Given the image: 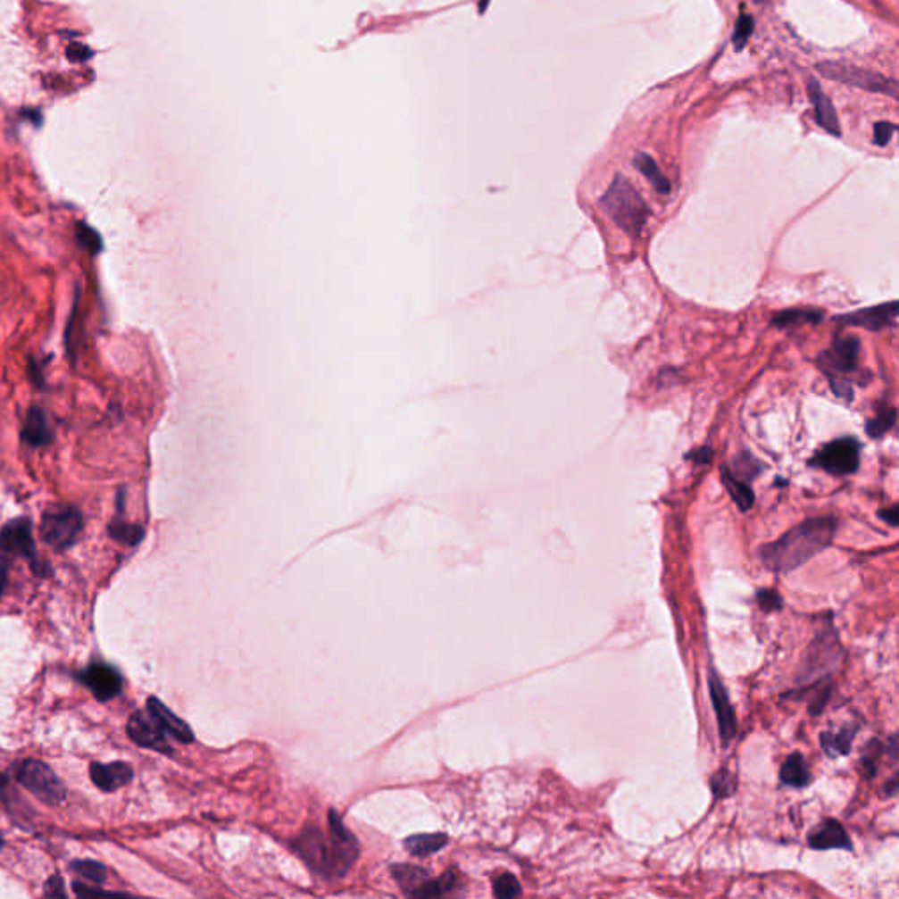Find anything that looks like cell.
Wrapping results in <instances>:
<instances>
[{
	"label": "cell",
	"mask_w": 899,
	"mask_h": 899,
	"mask_svg": "<svg viewBox=\"0 0 899 899\" xmlns=\"http://www.w3.org/2000/svg\"><path fill=\"white\" fill-rule=\"evenodd\" d=\"M45 893H46V896H56V895L58 896H67V893L63 889V880L60 877H56V875L48 880Z\"/></svg>",
	"instance_id": "cell-39"
},
{
	"label": "cell",
	"mask_w": 899,
	"mask_h": 899,
	"mask_svg": "<svg viewBox=\"0 0 899 899\" xmlns=\"http://www.w3.org/2000/svg\"><path fill=\"white\" fill-rule=\"evenodd\" d=\"M859 443L853 437L835 439L822 446L810 464L831 475H852L859 468Z\"/></svg>",
	"instance_id": "cell-7"
},
{
	"label": "cell",
	"mask_w": 899,
	"mask_h": 899,
	"mask_svg": "<svg viewBox=\"0 0 899 899\" xmlns=\"http://www.w3.org/2000/svg\"><path fill=\"white\" fill-rule=\"evenodd\" d=\"M712 789L717 797H728L735 793V775L728 770H720L712 778Z\"/></svg>",
	"instance_id": "cell-33"
},
{
	"label": "cell",
	"mask_w": 899,
	"mask_h": 899,
	"mask_svg": "<svg viewBox=\"0 0 899 899\" xmlns=\"http://www.w3.org/2000/svg\"><path fill=\"white\" fill-rule=\"evenodd\" d=\"M896 132V125L895 123H887V121H878L875 125V145L878 146H886L893 136Z\"/></svg>",
	"instance_id": "cell-36"
},
{
	"label": "cell",
	"mask_w": 899,
	"mask_h": 899,
	"mask_svg": "<svg viewBox=\"0 0 899 899\" xmlns=\"http://www.w3.org/2000/svg\"><path fill=\"white\" fill-rule=\"evenodd\" d=\"M808 844L815 850H829V848H846L852 850V842L846 835L845 828L838 820H826L815 831L810 833Z\"/></svg>",
	"instance_id": "cell-17"
},
{
	"label": "cell",
	"mask_w": 899,
	"mask_h": 899,
	"mask_svg": "<svg viewBox=\"0 0 899 899\" xmlns=\"http://www.w3.org/2000/svg\"><path fill=\"white\" fill-rule=\"evenodd\" d=\"M859 339L853 336L838 337L829 350L819 357V364L828 370L829 378H844V374L857 370L859 357Z\"/></svg>",
	"instance_id": "cell-8"
},
{
	"label": "cell",
	"mask_w": 899,
	"mask_h": 899,
	"mask_svg": "<svg viewBox=\"0 0 899 899\" xmlns=\"http://www.w3.org/2000/svg\"><path fill=\"white\" fill-rule=\"evenodd\" d=\"M127 733L130 740L136 741L139 746L154 748L157 752L171 753V746L165 740V731L160 728L159 722L150 713H134L127 724Z\"/></svg>",
	"instance_id": "cell-11"
},
{
	"label": "cell",
	"mask_w": 899,
	"mask_h": 899,
	"mask_svg": "<svg viewBox=\"0 0 899 899\" xmlns=\"http://www.w3.org/2000/svg\"><path fill=\"white\" fill-rule=\"evenodd\" d=\"M330 842L318 831H306L296 844L301 857L318 873L343 875L359 855L355 837L346 829L336 810L329 812Z\"/></svg>",
	"instance_id": "cell-2"
},
{
	"label": "cell",
	"mask_w": 899,
	"mask_h": 899,
	"mask_svg": "<svg viewBox=\"0 0 899 899\" xmlns=\"http://www.w3.org/2000/svg\"><path fill=\"white\" fill-rule=\"evenodd\" d=\"M448 844V837L443 833H434V835H417L406 840V848L410 853L417 857L430 855Z\"/></svg>",
	"instance_id": "cell-23"
},
{
	"label": "cell",
	"mask_w": 899,
	"mask_h": 899,
	"mask_svg": "<svg viewBox=\"0 0 899 899\" xmlns=\"http://www.w3.org/2000/svg\"><path fill=\"white\" fill-rule=\"evenodd\" d=\"M392 873L395 877V880L399 882V886L412 896L423 882L429 880L425 870H420V868H413V866H408V864H401V866H394L392 868Z\"/></svg>",
	"instance_id": "cell-24"
},
{
	"label": "cell",
	"mask_w": 899,
	"mask_h": 899,
	"mask_svg": "<svg viewBox=\"0 0 899 899\" xmlns=\"http://www.w3.org/2000/svg\"><path fill=\"white\" fill-rule=\"evenodd\" d=\"M878 517H880L882 520H886L889 526L896 528L899 520L898 506H893V508H889V510H880V512H878Z\"/></svg>",
	"instance_id": "cell-40"
},
{
	"label": "cell",
	"mask_w": 899,
	"mask_h": 899,
	"mask_svg": "<svg viewBox=\"0 0 899 899\" xmlns=\"http://www.w3.org/2000/svg\"><path fill=\"white\" fill-rule=\"evenodd\" d=\"M0 845H2V838H0Z\"/></svg>",
	"instance_id": "cell-45"
},
{
	"label": "cell",
	"mask_w": 899,
	"mask_h": 899,
	"mask_svg": "<svg viewBox=\"0 0 899 899\" xmlns=\"http://www.w3.org/2000/svg\"><path fill=\"white\" fill-rule=\"evenodd\" d=\"M898 310V301H891V303L878 304V306H873V308H866V310H859V312H853V313L840 315V317H837L835 320L838 323H844V325L862 327L866 330L877 332V330L887 329V327H891V325L896 323Z\"/></svg>",
	"instance_id": "cell-12"
},
{
	"label": "cell",
	"mask_w": 899,
	"mask_h": 899,
	"mask_svg": "<svg viewBox=\"0 0 899 899\" xmlns=\"http://www.w3.org/2000/svg\"><path fill=\"white\" fill-rule=\"evenodd\" d=\"M457 886V875L454 871H448L446 875L436 878V880H427L422 886L412 895L417 898H434V896H443L445 893L452 891Z\"/></svg>",
	"instance_id": "cell-25"
},
{
	"label": "cell",
	"mask_w": 899,
	"mask_h": 899,
	"mask_svg": "<svg viewBox=\"0 0 899 899\" xmlns=\"http://www.w3.org/2000/svg\"><path fill=\"white\" fill-rule=\"evenodd\" d=\"M636 169L652 183V187L659 192V194H670L671 190V183L668 181V178L661 172V169L657 167L655 160L652 159L650 155L646 154H639L636 155L635 159Z\"/></svg>",
	"instance_id": "cell-22"
},
{
	"label": "cell",
	"mask_w": 899,
	"mask_h": 899,
	"mask_svg": "<svg viewBox=\"0 0 899 899\" xmlns=\"http://www.w3.org/2000/svg\"><path fill=\"white\" fill-rule=\"evenodd\" d=\"M132 768L127 762H111V764H92L90 777L92 782L104 793H112L125 787L132 780Z\"/></svg>",
	"instance_id": "cell-14"
},
{
	"label": "cell",
	"mask_w": 899,
	"mask_h": 899,
	"mask_svg": "<svg viewBox=\"0 0 899 899\" xmlns=\"http://www.w3.org/2000/svg\"><path fill=\"white\" fill-rule=\"evenodd\" d=\"M710 457H712V448H708V446L699 448L697 452H692V454H688L687 455V459H690V461H695V462H699V464L708 462V461H710Z\"/></svg>",
	"instance_id": "cell-42"
},
{
	"label": "cell",
	"mask_w": 899,
	"mask_h": 899,
	"mask_svg": "<svg viewBox=\"0 0 899 899\" xmlns=\"http://www.w3.org/2000/svg\"><path fill=\"white\" fill-rule=\"evenodd\" d=\"M708 686H710L712 703H713V708H715V713H717V722H719L720 738H722V743H724V746H726L729 741L735 738V735H737V715H735V708L731 706L729 694H728V690H726L724 684L720 682V678L717 677V673H715V671H712V673H710V677H708Z\"/></svg>",
	"instance_id": "cell-10"
},
{
	"label": "cell",
	"mask_w": 899,
	"mask_h": 899,
	"mask_svg": "<svg viewBox=\"0 0 899 899\" xmlns=\"http://www.w3.org/2000/svg\"><path fill=\"white\" fill-rule=\"evenodd\" d=\"M855 733H857L855 726H845L840 731H826L822 735V738H820L822 740V746L833 757L846 755L850 752V746H852V741H853Z\"/></svg>",
	"instance_id": "cell-21"
},
{
	"label": "cell",
	"mask_w": 899,
	"mask_h": 899,
	"mask_svg": "<svg viewBox=\"0 0 899 899\" xmlns=\"http://www.w3.org/2000/svg\"><path fill=\"white\" fill-rule=\"evenodd\" d=\"M81 680L87 684V687L94 692V695L99 701H109V699L116 697L121 692V686H123L120 673L114 668L103 664V662L88 666L81 673Z\"/></svg>",
	"instance_id": "cell-13"
},
{
	"label": "cell",
	"mask_w": 899,
	"mask_h": 899,
	"mask_svg": "<svg viewBox=\"0 0 899 899\" xmlns=\"http://www.w3.org/2000/svg\"><path fill=\"white\" fill-rule=\"evenodd\" d=\"M752 32H753V18L750 14H746V12H741L738 23H737L735 36H733V43H735L737 50H741L746 45V41H748V37H750Z\"/></svg>",
	"instance_id": "cell-35"
},
{
	"label": "cell",
	"mask_w": 899,
	"mask_h": 899,
	"mask_svg": "<svg viewBox=\"0 0 899 899\" xmlns=\"http://www.w3.org/2000/svg\"><path fill=\"white\" fill-rule=\"evenodd\" d=\"M808 96H810L812 106L815 109V120H817V123L826 132H829L833 136H842V127H840V120H838L835 104L824 94V90L820 88V85L815 79L808 81Z\"/></svg>",
	"instance_id": "cell-15"
},
{
	"label": "cell",
	"mask_w": 899,
	"mask_h": 899,
	"mask_svg": "<svg viewBox=\"0 0 899 899\" xmlns=\"http://www.w3.org/2000/svg\"><path fill=\"white\" fill-rule=\"evenodd\" d=\"M7 575H9V562L2 555V550H0V597H2V594L5 590V585H7Z\"/></svg>",
	"instance_id": "cell-41"
},
{
	"label": "cell",
	"mask_w": 899,
	"mask_h": 899,
	"mask_svg": "<svg viewBox=\"0 0 899 899\" xmlns=\"http://www.w3.org/2000/svg\"><path fill=\"white\" fill-rule=\"evenodd\" d=\"M838 529L833 517L808 519L759 550L762 564L775 573H791L826 550Z\"/></svg>",
	"instance_id": "cell-1"
},
{
	"label": "cell",
	"mask_w": 899,
	"mask_h": 899,
	"mask_svg": "<svg viewBox=\"0 0 899 899\" xmlns=\"http://www.w3.org/2000/svg\"><path fill=\"white\" fill-rule=\"evenodd\" d=\"M601 208L626 234L633 237L639 236L650 214L637 190L622 174H617L613 178L610 188L601 197Z\"/></svg>",
	"instance_id": "cell-3"
},
{
	"label": "cell",
	"mask_w": 899,
	"mask_h": 899,
	"mask_svg": "<svg viewBox=\"0 0 899 899\" xmlns=\"http://www.w3.org/2000/svg\"><path fill=\"white\" fill-rule=\"evenodd\" d=\"M759 468H761V466H759V464H757V462H755L750 455H740V457L735 461V464H733V468L729 470V473H731L733 477L740 478V479L748 483V479H752V478L757 477V475L761 473V471H759Z\"/></svg>",
	"instance_id": "cell-31"
},
{
	"label": "cell",
	"mask_w": 899,
	"mask_h": 899,
	"mask_svg": "<svg viewBox=\"0 0 899 899\" xmlns=\"http://www.w3.org/2000/svg\"><path fill=\"white\" fill-rule=\"evenodd\" d=\"M78 239H79L81 246L85 250H88L90 254H94V255L103 250V239H101V236L97 234V230H94L92 227H88L85 223L78 225Z\"/></svg>",
	"instance_id": "cell-32"
},
{
	"label": "cell",
	"mask_w": 899,
	"mask_h": 899,
	"mask_svg": "<svg viewBox=\"0 0 899 899\" xmlns=\"http://www.w3.org/2000/svg\"><path fill=\"white\" fill-rule=\"evenodd\" d=\"M148 713L157 720L160 724V728L171 735L172 738H176L181 743H192L194 741V733L190 729V726L178 719L163 703H160L157 697H150L148 699Z\"/></svg>",
	"instance_id": "cell-16"
},
{
	"label": "cell",
	"mask_w": 899,
	"mask_h": 899,
	"mask_svg": "<svg viewBox=\"0 0 899 899\" xmlns=\"http://www.w3.org/2000/svg\"><path fill=\"white\" fill-rule=\"evenodd\" d=\"M810 770L801 753H793L782 764L780 780L789 787H806L810 784Z\"/></svg>",
	"instance_id": "cell-19"
},
{
	"label": "cell",
	"mask_w": 899,
	"mask_h": 899,
	"mask_svg": "<svg viewBox=\"0 0 899 899\" xmlns=\"http://www.w3.org/2000/svg\"><path fill=\"white\" fill-rule=\"evenodd\" d=\"M722 481L741 512H748L753 506L755 495H753V490L750 488V485L740 478L733 477L726 466L722 468Z\"/></svg>",
	"instance_id": "cell-20"
},
{
	"label": "cell",
	"mask_w": 899,
	"mask_h": 899,
	"mask_svg": "<svg viewBox=\"0 0 899 899\" xmlns=\"http://www.w3.org/2000/svg\"><path fill=\"white\" fill-rule=\"evenodd\" d=\"M109 534L112 539L123 543V545H129V546H136L143 537H145V529L137 524H127L120 519L112 520L111 526H109Z\"/></svg>",
	"instance_id": "cell-26"
},
{
	"label": "cell",
	"mask_w": 899,
	"mask_h": 899,
	"mask_svg": "<svg viewBox=\"0 0 899 899\" xmlns=\"http://www.w3.org/2000/svg\"><path fill=\"white\" fill-rule=\"evenodd\" d=\"M16 780L36 797L48 804H60L65 799V787L54 770L36 759H25L14 768Z\"/></svg>",
	"instance_id": "cell-6"
},
{
	"label": "cell",
	"mask_w": 899,
	"mask_h": 899,
	"mask_svg": "<svg viewBox=\"0 0 899 899\" xmlns=\"http://www.w3.org/2000/svg\"><path fill=\"white\" fill-rule=\"evenodd\" d=\"M520 893H522V889H520L519 880L513 875H510V873H504V875H501V877H497L494 880V895H495V898H517V896H520Z\"/></svg>",
	"instance_id": "cell-30"
},
{
	"label": "cell",
	"mask_w": 899,
	"mask_h": 899,
	"mask_svg": "<svg viewBox=\"0 0 899 899\" xmlns=\"http://www.w3.org/2000/svg\"><path fill=\"white\" fill-rule=\"evenodd\" d=\"M23 439L27 441V445H30L34 448L45 446V445H48L54 439L52 427L48 423L45 412L39 406H32L29 410V413H27L25 429H23Z\"/></svg>",
	"instance_id": "cell-18"
},
{
	"label": "cell",
	"mask_w": 899,
	"mask_h": 899,
	"mask_svg": "<svg viewBox=\"0 0 899 899\" xmlns=\"http://www.w3.org/2000/svg\"><path fill=\"white\" fill-rule=\"evenodd\" d=\"M67 54H69V60H72V62H85V60H88L92 56V52L87 46H83V45L72 43L69 46V50H67Z\"/></svg>",
	"instance_id": "cell-38"
},
{
	"label": "cell",
	"mask_w": 899,
	"mask_h": 899,
	"mask_svg": "<svg viewBox=\"0 0 899 899\" xmlns=\"http://www.w3.org/2000/svg\"><path fill=\"white\" fill-rule=\"evenodd\" d=\"M896 419H898V413L895 408H889V410H882L875 419L868 420L866 422V434L873 439H878L882 437L886 432H889L895 423H896Z\"/></svg>",
	"instance_id": "cell-28"
},
{
	"label": "cell",
	"mask_w": 899,
	"mask_h": 899,
	"mask_svg": "<svg viewBox=\"0 0 899 899\" xmlns=\"http://www.w3.org/2000/svg\"><path fill=\"white\" fill-rule=\"evenodd\" d=\"M822 320V313L820 312H815V310H789V312H782L778 313L777 317L773 318V325L775 327H791V325H799V323H819Z\"/></svg>",
	"instance_id": "cell-27"
},
{
	"label": "cell",
	"mask_w": 899,
	"mask_h": 899,
	"mask_svg": "<svg viewBox=\"0 0 899 899\" xmlns=\"http://www.w3.org/2000/svg\"><path fill=\"white\" fill-rule=\"evenodd\" d=\"M83 530V515L69 504H56L45 512L41 522L43 539L58 550L72 546Z\"/></svg>",
	"instance_id": "cell-5"
},
{
	"label": "cell",
	"mask_w": 899,
	"mask_h": 899,
	"mask_svg": "<svg viewBox=\"0 0 899 899\" xmlns=\"http://www.w3.org/2000/svg\"><path fill=\"white\" fill-rule=\"evenodd\" d=\"M757 604L762 612L771 613V612H780L784 608V599L777 590L762 588L757 592Z\"/></svg>",
	"instance_id": "cell-34"
},
{
	"label": "cell",
	"mask_w": 899,
	"mask_h": 899,
	"mask_svg": "<svg viewBox=\"0 0 899 899\" xmlns=\"http://www.w3.org/2000/svg\"><path fill=\"white\" fill-rule=\"evenodd\" d=\"M886 793H887V795H895V794L898 793V777H896V775H895V777L891 778V782L886 786Z\"/></svg>",
	"instance_id": "cell-43"
},
{
	"label": "cell",
	"mask_w": 899,
	"mask_h": 899,
	"mask_svg": "<svg viewBox=\"0 0 899 899\" xmlns=\"http://www.w3.org/2000/svg\"><path fill=\"white\" fill-rule=\"evenodd\" d=\"M0 550L14 555H21L32 561L36 566V545L32 536V522L29 519H16L7 522L0 529Z\"/></svg>",
	"instance_id": "cell-9"
},
{
	"label": "cell",
	"mask_w": 899,
	"mask_h": 899,
	"mask_svg": "<svg viewBox=\"0 0 899 899\" xmlns=\"http://www.w3.org/2000/svg\"><path fill=\"white\" fill-rule=\"evenodd\" d=\"M7 786V777L0 773V789H4Z\"/></svg>",
	"instance_id": "cell-44"
},
{
	"label": "cell",
	"mask_w": 899,
	"mask_h": 899,
	"mask_svg": "<svg viewBox=\"0 0 899 899\" xmlns=\"http://www.w3.org/2000/svg\"><path fill=\"white\" fill-rule=\"evenodd\" d=\"M817 71L833 81H840L850 87L862 88L866 92H875V94H884L893 99H898V81L887 76H882L873 71L859 69L848 63H835V62H824L817 65Z\"/></svg>",
	"instance_id": "cell-4"
},
{
	"label": "cell",
	"mask_w": 899,
	"mask_h": 899,
	"mask_svg": "<svg viewBox=\"0 0 899 899\" xmlns=\"http://www.w3.org/2000/svg\"><path fill=\"white\" fill-rule=\"evenodd\" d=\"M829 383H831V388L833 392L838 395V397H844L846 401H850L853 397V392H852V387L850 383L844 379V378H829Z\"/></svg>",
	"instance_id": "cell-37"
},
{
	"label": "cell",
	"mask_w": 899,
	"mask_h": 899,
	"mask_svg": "<svg viewBox=\"0 0 899 899\" xmlns=\"http://www.w3.org/2000/svg\"><path fill=\"white\" fill-rule=\"evenodd\" d=\"M71 868L74 873L85 877L94 884H103L106 880V868L96 861H72Z\"/></svg>",
	"instance_id": "cell-29"
}]
</instances>
